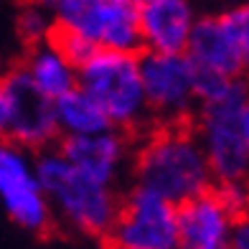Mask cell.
Returning a JSON list of instances; mask_svg holds the SVG:
<instances>
[{
  "label": "cell",
  "instance_id": "obj_1",
  "mask_svg": "<svg viewBox=\"0 0 249 249\" xmlns=\"http://www.w3.org/2000/svg\"><path fill=\"white\" fill-rule=\"evenodd\" d=\"M33 176L51 201L53 219H59L76 234L105 239L120 209V188L99 183L79 171L56 145L36 150Z\"/></svg>",
  "mask_w": 249,
  "mask_h": 249
},
{
  "label": "cell",
  "instance_id": "obj_2",
  "mask_svg": "<svg viewBox=\"0 0 249 249\" xmlns=\"http://www.w3.org/2000/svg\"><path fill=\"white\" fill-rule=\"evenodd\" d=\"M132 183L155 191L171 203H183L213 188V176L194 127H158L132 153Z\"/></svg>",
  "mask_w": 249,
  "mask_h": 249
},
{
  "label": "cell",
  "instance_id": "obj_3",
  "mask_svg": "<svg viewBox=\"0 0 249 249\" xmlns=\"http://www.w3.org/2000/svg\"><path fill=\"white\" fill-rule=\"evenodd\" d=\"M76 87L102 107L112 127L132 135L155 124L145 99L138 53L97 49L76 69Z\"/></svg>",
  "mask_w": 249,
  "mask_h": 249
},
{
  "label": "cell",
  "instance_id": "obj_4",
  "mask_svg": "<svg viewBox=\"0 0 249 249\" xmlns=\"http://www.w3.org/2000/svg\"><path fill=\"white\" fill-rule=\"evenodd\" d=\"M249 97V79L236 76L231 89L216 102L198 105L194 132L211 168L213 183L249 180V150L242 132V107Z\"/></svg>",
  "mask_w": 249,
  "mask_h": 249
},
{
  "label": "cell",
  "instance_id": "obj_5",
  "mask_svg": "<svg viewBox=\"0 0 249 249\" xmlns=\"http://www.w3.org/2000/svg\"><path fill=\"white\" fill-rule=\"evenodd\" d=\"M107 249H178L176 203L132 183L120 196V209L105 239Z\"/></svg>",
  "mask_w": 249,
  "mask_h": 249
},
{
  "label": "cell",
  "instance_id": "obj_6",
  "mask_svg": "<svg viewBox=\"0 0 249 249\" xmlns=\"http://www.w3.org/2000/svg\"><path fill=\"white\" fill-rule=\"evenodd\" d=\"M140 79L148 109L158 127L188 124L198 107L194 94V64L186 53H160L142 49L138 53Z\"/></svg>",
  "mask_w": 249,
  "mask_h": 249
},
{
  "label": "cell",
  "instance_id": "obj_7",
  "mask_svg": "<svg viewBox=\"0 0 249 249\" xmlns=\"http://www.w3.org/2000/svg\"><path fill=\"white\" fill-rule=\"evenodd\" d=\"M51 16L56 26L82 33L97 49L142 51L138 5L130 0H59Z\"/></svg>",
  "mask_w": 249,
  "mask_h": 249
},
{
  "label": "cell",
  "instance_id": "obj_8",
  "mask_svg": "<svg viewBox=\"0 0 249 249\" xmlns=\"http://www.w3.org/2000/svg\"><path fill=\"white\" fill-rule=\"evenodd\" d=\"M10 92V130L8 140L18 142L26 150H41L59 142V127L53 115V99H49L31 82L23 66L10 69L5 76Z\"/></svg>",
  "mask_w": 249,
  "mask_h": 249
},
{
  "label": "cell",
  "instance_id": "obj_9",
  "mask_svg": "<svg viewBox=\"0 0 249 249\" xmlns=\"http://www.w3.org/2000/svg\"><path fill=\"white\" fill-rule=\"evenodd\" d=\"M56 148L79 171H84L99 183L120 188L127 160L132 158V135L117 127L92 135H64Z\"/></svg>",
  "mask_w": 249,
  "mask_h": 249
},
{
  "label": "cell",
  "instance_id": "obj_10",
  "mask_svg": "<svg viewBox=\"0 0 249 249\" xmlns=\"http://www.w3.org/2000/svg\"><path fill=\"white\" fill-rule=\"evenodd\" d=\"M178 249H229L234 216L213 191L176 206Z\"/></svg>",
  "mask_w": 249,
  "mask_h": 249
},
{
  "label": "cell",
  "instance_id": "obj_11",
  "mask_svg": "<svg viewBox=\"0 0 249 249\" xmlns=\"http://www.w3.org/2000/svg\"><path fill=\"white\" fill-rule=\"evenodd\" d=\"M196 18L194 0H145L138 5L142 49L183 53Z\"/></svg>",
  "mask_w": 249,
  "mask_h": 249
},
{
  "label": "cell",
  "instance_id": "obj_12",
  "mask_svg": "<svg viewBox=\"0 0 249 249\" xmlns=\"http://www.w3.org/2000/svg\"><path fill=\"white\" fill-rule=\"evenodd\" d=\"M188 61L201 69L219 71L224 76H244L242 74V49L231 38L219 16H198L186 43Z\"/></svg>",
  "mask_w": 249,
  "mask_h": 249
},
{
  "label": "cell",
  "instance_id": "obj_13",
  "mask_svg": "<svg viewBox=\"0 0 249 249\" xmlns=\"http://www.w3.org/2000/svg\"><path fill=\"white\" fill-rule=\"evenodd\" d=\"M23 69L28 71L31 82L36 84L49 99H56L76 87V66L59 53L49 41L31 46Z\"/></svg>",
  "mask_w": 249,
  "mask_h": 249
},
{
  "label": "cell",
  "instance_id": "obj_14",
  "mask_svg": "<svg viewBox=\"0 0 249 249\" xmlns=\"http://www.w3.org/2000/svg\"><path fill=\"white\" fill-rule=\"evenodd\" d=\"M0 201L8 211V216L18 226L33 234H46L53 226V209L46 194L36 183V178L23 180V183H13L0 191Z\"/></svg>",
  "mask_w": 249,
  "mask_h": 249
},
{
  "label": "cell",
  "instance_id": "obj_15",
  "mask_svg": "<svg viewBox=\"0 0 249 249\" xmlns=\"http://www.w3.org/2000/svg\"><path fill=\"white\" fill-rule=\"evenodd\" d=\"M53 115H56V127H59L61 138L64 135H92V132H102L112 127L102 107L82 87H74L66 94L56 97Z\"/></svg>",
  "mask_w": 249,
  "mask_h": 249
},
{
  "label": "cell",
  "instance_id": "obj_16",
  "mask_svg": "<svg viewBox=\"0 0 249 249\" xmlns=\"http://www.w3.org/2000/svg\"><path fill=\"white\" fill-rule=\"evenodd\" d=\"M16 28H18L20 41L28 43V46H36V43H41V41L49 38V33H51V28H53V16H51V10L41 8V5H36V3L31 0V3L18 13Z\"/></svg>",
  "mask_w": 249,
  "mask_h": 249
},
{
  "label": "cell",
  "instance_id": "obj_17",
  "mask_svg": "<svg viewBox=\"0 0 249 249\" xmlns=\"http://www.w3.org/2000/svg\"><path fill=\"white\" fill-rule=\"evenodd\" d=\"M46 41H49L59 53H64L66 59L76 66V69L97 51L94 43L89 41V38H84L82 33H76V31H71V28H64V26H56V23H53V28H51V33H49Z\"/></svg>",
  "mask_w": 249,
  "mask_h": 249
},
{
  "label": "cell",
  "instance_id": "obj_18",
  "mask_svg": "<svg viewBox=\"0 0 249 249\" xmlns=\"http://www.w3.org/2000/svg\"><path fill=\"white\" fill-rule=\"evenodd\" d=\"M236 79V76H234ZM231 76H224L219 71L211 69H201V66H194V94L198 105H206V102H216L221 99L226 92L231 89Z\"/></svg>",
  "mask_w": 249,
  "mask_h": 249
},
{
  "label": "cell",
  "instance_id": "obj_19",
  "mask_svg": "<svg viewBox=\"0 0 249 249\" xmlns=\"http://www.w3.org/2000/svg\"><path fill=\"white\" fill-rule=\"evenodd\" d=\"M213 194L224 203V209L234 219L249 213V180H231V183H213Z\"/></svg>",
  "mask_w": 249,
  "mask_h": 249
},
{
  "label": "cell",
  "instance_id": "obj_20",
  "mask_svg": "<svg viewBox=\"0 0 249 249\" xmlns=\"http://www.w3.org/2000/svg\"><path fill=\"white\" fill-rule=\"evenodd\" d=\"M219 18L226 26V31L231 33V38L239 43V49L249 51V0L226 8L224 13H219Z\"/></svg>",
  "mask_w": 249,
  "mask_h": 249
},
{
  "label": "cell",
  "instance_id": "obj_21",
  "mask_svg": "<svg viewBox=\"0 0 249 249\" xmlns=\"http://www.w3.org/2000/svg\"><path fill=\"white\" fill-rule=\"evenodd\" d=\"M229 249H249V213H244V216H239V219H234Z\"/></svg>",
  "mask_w": 249,
  "mask_h": 249
},
{
  "label": "cell",
  "instance_id": "obj_22",
  "mask_svg": "<svg viewBox=\"0 0 249 249\" xmlns=\"http://www.w3.org/2000/svg\"><path fill=\"white\" fill-rule=\"evenodd\" d=\"M10 130V92L5 79L0 76V138H8Z\"/></svg>",
  "mask_w": 249,
  "mask_h": 249
},
{
  "label": "cell",
  "instance_id": "obj_23",
  "mask_svg": "<svg viewBox=\"0 0 249 249\" xmlns=\"http://www.w3.org/2000/svg\"><path fill=\"white\" fill-rule=\"evenodd\" d=\"M242 132H244V142H247V150H249V97L242 107Z\"/></svg>",
  "mask_w": 249,
  "mask_h": 249
},
{
  "label": "cell",
  "instance_id": "obj_24",
  "mask_svg": "<svg viewBox=\"0 0 249 249\" xmlns=\"http://www.w3.org/2000/svg\"><path fill=\"white\" fill-rule=\"evenodd\" d=\"M242 74L249 79V51H242Z\"/></svg>",
  "mask_w": 249,
  "mask_h": 249
},
{
  "label": "cell",
  "instance_id": "obj_25",
  "mask_svg": "<svg viewBox=\"0 0 249 249\" xmlns=\"http://www.w3.org/2000/svg\"><path fill=\"white\" fill-rule=\"evenodd\" d=\"M36 5H41V8H46V10H53V5L59 3V0H33Z\"/></svg>",
  "mask_w": 249,
  "mask_h": 249
},
{
  "label": "cell",
  "instance_id": "obj_26",
  "mask_svg": "<svg viewBox=\"0 0 249 249\" xmlns=\"http://www.w3.org/2000/svg\"><path fill=\"white\" fill-rule=\"evenodd\" d=\"M130 3H135V5H140V3H145V0H130Z\"/></svg>",
  "mask_w": 249,
  "mask_h": 249
}]
</instances>
